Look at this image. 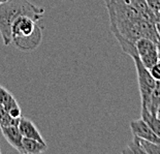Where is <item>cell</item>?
<instances>
[{
  "mask_svg": "<svg viewBox=\"0 0 160 154\" xmlns=\"http://www.w3.org/2000/svg\"><path fill=\"white\" fill-rule=\"evenodd\" d=\"M0 105L13 118H21L22 111L17 99L8 89L0 85Z\"/></svg>",
  "mask_w": 160,
  "mask_h": 154,
  "instance_id": "obj_7",
  "label": "cell"
},
{
  "mask_svg": "<svg viewBox=\"0 0 160 154\" xmlns=\"http://www.w3.org/2000/svg\"><path fill=\"white\" fill-rule=\"evenodd\" d=\"M4 1H6V0H0V3H2V2H4Z\"/></svg>",
  "mask_w": 160,
  "mask_h": 154,
  "instance_id": "obj_17",
  "label": "cell"
},
{
  "mask_svg": "<svg viewBox=\"0 0 160 154\" xmlns=\"http://www.w3.org/2000/svg\"><path fill=\"white\" fill-rule=\"evenodd\" d=\"M129 56L132 58L134 62L135 69H137L138 74V89L141 93V99H142V107H146L148 105L150 95L155 86L156 81L151 76L150 71L146 67L138 57V54L137 52V49L129 54Z\"/></svg>",
  "mask_w": 160,
  "mask_h": 154,
  "instance_id": "obj_4",
  "label": "cell"
},
{
  "mask_svg": "<svg viewBox=\"0 0 160 154\" xmlns=\"http://www.w3.org/2000/svg\"><path fill=\"white\" fill-rule=\"evenodd\" d=\"M24 154H40L47 151L48 146L46 142H40L34 139H23Z\"/></svg>",
  "mask_w": 160,
  "mask_h": 154,
  "instance_id": "obj_10",
  "label": "cell"
},
{
  "mask_svg": "<svg viewBox=\"0 0 160 154\" xmlns=\"http://www.w3.org/2000/svg\"><path fill=\"white\" fill-rule=\"evenodd\" d=\"M130 129L133 136H138L146 141H150L152 143L160 144V138L152 131V128L148 125L144 119H138L130 122Z\"/></svg>",
  "mask_w": 160,
  "mask_h": 154,
  "instance_id": "obj_6",
  "label": "cell"
},
{
  "mask_svg": "<svg viewBox=\"0 0 160 154\" xmlns=\"http://www.w3.org/2000/svg\"><path fill=\"white\" fill-rule=\"evenodd\" d=\"M149 71L155 81H160V60L157 61L151 68H149Z\"/></svg>",
  "mask_w": 160,
  "mask_h": 154,
  "instance_id": "obj_14",
  "label": "cell"
},
{
  "mask_svg": "<svg viewBox=\"0 0 160 154\" xmlns=\"http://www.w3.org/2000/svg\"><path fill=\"white\" fill-rule=\"evenodd\" d=\"M158 55H159V60H160V44H158Z\"/></svg>",
  "mask_w": 160,
  "mask_h": 154,
  "instance_id": "obj_16",
  "label": "cell"
},
{
  "mask_svg": "<svg viewBox=\"0 0 160 154\" xmlns=\"http://www.w3.org/2000/svg\"><path fill=\"white\" fill-rule=\"evenodd\" d=\"M20 119L21 118H13L8 114V111L0 105V127L2 126H9V125H19Z\"/></svg>",
  "mask_w": 160,
  "mask_h": 154,
  "instance_id": "obj_13",
  "label": "cell"
},
{
  "mask_svg": "<svg viewBox=\"0 0 160 154\" xmlns=\"http://www.w3.org/2000/svg\"><path fill=\"white\" fill-rule=\"evenodd\" d=\"M1 133L8 143L11 145L12 148H15L17 151L21 154H24L23 149V139L21 131L17 125H9V126H2L0 127Z\"/></svg>",
  "mask_w": 160,
  "mask_h": 154,
  "instance_id": "obj_8",
  "label": "cell"
},
{
  "mask_svg": "<svg viewBox=\"0 0 160 154\" xmlns=\"http://www.w3.org/2000/svg\"><path fill=\"white\" fill-rule=\"evenodd\" d=\"M18 127L24 138L34 139V140H37V141L45 142V139H43V136H42V133L38 131V129H37V127L34 125V123L30 120V119L21 117Z\"/></svg>",
  "mask_w": 160,
  "mask_h": 154,
  "instance_id": "obj_9",
  "label": "cell"
},
{
  "mask_svg": "<svg viewBox=\"0 0 160 154\" xmlns=\"http://www.w3.org/2000/svg\"><path fill=\"white\" fill-rule=\"evenodd\" d=\"M37 20L29 16H21L11 28L12 44L23 52H31L38 48L42 40V28Z\"/></svg>",
  "mask_w": 160,
  "mask_h": 154,
  "instance_id": "obj_3",
  "label": "cell"
},
{
  "mask_svg": "<svg viewBox=\"0 0 160 154\" xmlns=\"http://www.w3.org/2000/svg\"><path fill=\"white\" fill-rule=\"evenodd\" d=\"M160 105V81H156L155 86L150 95L148 105L145 108L148 109V111L153 115H156L157 109Z\"/></svg>",
  "mask_w": 160,
  "mask_h": 154,
  "instance_id": "obj_11",
  "label": "cell"
},
{
  "mask_svg": "<svg viewBox=\"0 0 160 154\" xmlns=\"http://www.w3.org/2000/svg\"><path fill=\"white\" fill-rule=\"evenodd\" d=\"M135 49L142 64L149 69L159 61L158 44L147 37H141L134 43Z\"/></svg>",
  "mask_w": 160,
  "mask_h": 154,
  "instance_id": "obj_5",
  "label": "cell"
},
{
  "mask_svg": "<svg viewBox=\"0 0 160 154\" xmlns=\"http://www.w3.org/2000/svg\"><path fill=\"white\" fill-rule=\"evenodd\" d=\"M156 116H157L158 119H160V105H159V107L157 109V112H156Z\"/></svg>",
  "mask_w": 160,
  "mask_h": 154,
  "instance_id": "obj_15",
  "label": "cell"
},
{
  "mask_svg": "<svg viewBox=\"0 0 160 154\" xmlns=\"http://www.w3.org/2000/svg\"><path fill=\"white\" fill-rule=\"evenodd\" d=\"M110 17L111 31L115 37H122L135 43L141 37H147L160 44L156 24L148 21L128 0H103Z\"/></svg>",
  "mask_w": 160,
  "mask_h": 154,
  "instance_id": "obj_1",
  "label": "cell"
},
{
  "mask_svg": "<svg viewBox=\"0 0 160 154\" xmlns=\"http://www.w3.org/2000/svg\"><path fill=\"white\" fill-rule=\"evenodd\" d=\"M142 118L148 123L152 131L160 138V119L157 118V116L151 114L147 108L142 107Z\"/></svg>",
  "mask_w": 160,
  "mask_h": 154,
  "instance_id": "obj_12",
  "label": "cell"
},
{
  "mask_svg": "<svg viewBox=\"0 0 160 154\" xmlns=\"http://www.w3.org/2000/svg\"><path fill=\"white\" fill-rule=\"evenodd\" d=\"M45 8L34 5L28 0H6L0 3V35L4 46L12 44L11 28L12 23L21 16H29L40 21Z\"/></svg>",
  "mask_w": 160,
  "mask_h": 154,
  "instance_id": "obj_2",
  "label": "cell"
}]
</instances>
